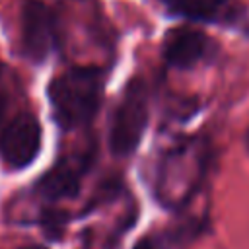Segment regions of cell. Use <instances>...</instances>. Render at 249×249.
<instances>
[{
	"label": "cell",
	"instance_id": "cell-1",
	"mask_svg": "<svg viewBox=\"0 0 249 249\" xmlns=\"http://www.w3.org/2000/svg\"><path fill=\"white\" fill-rule=\"evenodd\" d=\"M105 74L97 66H72L49 84V101L54 121L66 128L88 124L103 99Z\"/></svg>",
	"mask_w": 249,
	"mask_h": 249
},
{
	"label": "cell",
	"instance_id": "cell-2",
	"mask_svg": "<svg viewBox=\"0 0 249 249\" xmlns=\"http://www.w3.org/2000/svg\"><path fill=\"white\" fill-rule=\"evenodd\" d=\"M208 150L200 138H183L160 160L156 171V195L161 204H183L198 187L206 169Z\"/></svg>",
	"mask_w": 249,
	"mask_h": 249
},
{
	"label": "cell",
	"instance_id": "cell-3",
	"mask_svg": "<svg viewBox=\"0 0 249 249\" xmlns=\"http://www.w3.org/2000/svg\"><path fill=\"white\" fill-rule=\"evenodd\" d=\"M150 119V86L142 76H132L113 109L109 123V148L113 156H130L148 126Z\"/></svg>",
	"mask_w": 249,
	"mask_h": 249
},
{
	"label": "cell",
	"instance_id": "cell-4",
	"mask_svg": "<svg viewBox=\"0 0 249 249\" xmlns=\"http://www.w3.org/2000/svg\"><path fill=\"white\" fill-rule=\"evenodd\" d=\"M43 130L33 113L16 115L0 136V156L12 169H23L37 158L41 150Z\"/></svg>",
	"mask_w": 249,
	"mask_h": 249
},
{
	"label": "cell",
	"instance_id": "cell-5",
	"mask_svg": "<svg viewBox=\"0 0 249 249\" xmlns=\"http://www.w3.org/2000/svg\"><path fill=\"white\" fill-rule=\"evenodd\" d=\"M21 41L25 56L41 64L56 45V19L41 0H27L21 10Z\"/></svg>",
	"mask_w": 249,
	"mask_h": 249
},
{
	"label": "cell",
	"instance_id": "cell-6",
	"mask_svg": "<svg viewBox=\"0 0 249 249\" xmlns=\"http://www.w3.org/2000/svg\"><path fill=\"white\" fill-rule=\"evenodd\" d=\"M216 51L214 41L200 29L181 25L165 33L161 56L167 66L177 70H191L202 60L210 58Z\"/></svg>",
	"mask_w": 249,
	"mask_h": 249
},
{
	"label": "cell",
	"instance_id": "cell-7",
	"mask_svg": "<svg viewBox=\"0 0 249 249\" xmlns=\"http://www.w3.org/2000/svg\"><path fill=\"white\" fill-rule=\"evenodd\" d=\"M235 0H160L173 16L195 21H220L231 14Z\"/></svg>",
	"mask_w": 249,
	"mask_h": 249
},
{
	"label": "cell",
	"instance_id": "cell-8",
	"mask_svg": "<svg viewBox=\"0 0 249 249\" xmlns=\"http://www.w3.org/2000/svg\"><path fill=\"white\" fill-rule=\"evenodd\" d=\"M80 167H76L70 161H60L43 175V179L39 181V193L51 200L72 198L80 191Z\"/></svg>",
	"mask_w": 249,
	"mask_h": 249
},
{
	"label": "cell",
	"instance_id": "cell-9",
	"mask_svg": "<svg viewBox=\"0 0 249 249\" xmlns=\"http://www.w3.org/2000/svg\"><path fill=\"white\" fill-rule=\"evenodd\" d=\"M43 224H45V228H47L51 233H54V231H58V230L62 228V224H64V216L58 214V212H49V214L45 216Z\"/></svg>",
	"mask_w": 249,
	"mask_h": 249
},
{
	"label": "cell",
	"instance_id": "cell-10",
	"mask_svg": "<svg viewBox=\"0 0 249 249\" xmlns=\"http://www.w3.org/2000/svg\"><path fill=\"white\" fill-rule=\"evenodd\" d=\"M8 101H10V95H8V84H6V80H4V72H2V66H0V121L4 119Z\"/></svg>",
	"mask_w": 249,
	"mask_h": 249
},
{
	"label": "cell",
	"instance_id": "cell-11",
	"mask_svg": "<svg viewBox=\"0 0 249 249\" xmlns=\"http://www.w3.org/2000/svg\"><path fill=\"white\" fill-rule=\"evenodd\" d=\"M132 249H161V243H160L156 237L146 235V237H140V239L132 245Z\"/></svg>",
	"mask_w": 249,
	"mask_h": 249
},
{
	"label": "cell",
	"instance_id": "cell-12",
	"mask_svg": "<svg viewBox=\"0 0 249 249\" xmlns=\"http://www.w3.org/2000/svg\"><path fill=\"white\" fill-rule=\"evenodd\" d=\"M19 249H47L43 245H27V247H19Z\"/></svg>",
	"mask_w": 249,
	"mask_h": 249
}]
</instances>
